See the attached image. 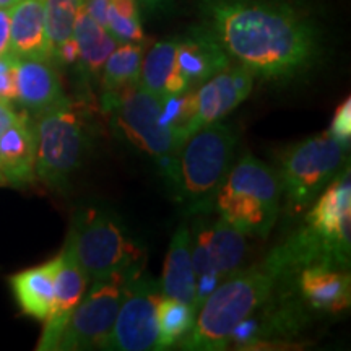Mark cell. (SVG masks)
Masks as SVG:
<instances>
[{
  "mask_svg": "<svg viewBox=\"0 0 351 351\" xmlns=\"http://www.w3.org/2000/svg\"><path fill=\"white\" fill-rule=\"evenodd\" d=\"M106 29L121 43H143V28L137 0H109Z\"/></svg>",
  "mask_w": 351,
  "mask_h": 351,
  "instance_id": "cell-27",
  "label": "cell"
},
{
  "mask_svg": "<svg viewBox=\"0 0 351 351\" xmlns=\"http://www.w3.org/2000/svg\"><path fill=\"white\" fill-rule=\"evenodd\" d=\"M10 52L16 59L51 62L44 0H16L10 10Z\"/></svg>",
  "mask_w": 351,
  "mask_h": 351,
  "instance_id": "cell-17",
  "label": "cell"
},
{
  "mask_svg": "<svg viewBox=\"0 0 351 351\" xmlns=\"http://www.w3.org/2000/svg\"><path fill=\"white\" fill-rule=\"evenodd\" d=\"M67 241L91 280L143 269V252L138 245L112 215L101 210L88 208L78 213Z\"/></svg>",
  "mask_w": 351,
  "mask_h": 351,
  "instance_id": "cell-8",
  "label": "cell"
},
{
  "mask_svg": "<svg viewBox=\"0 0 351 351\" xmlns=\"http://www.w3.org/2000/svg\"><path fill=\"white\" fill-rule=\"evenodd\" d=\"M176 47H178V36L158 41L147 54H143L138 80V85L143 90L163 98L166 86L173 77Z\"/></svg>",
  "mask_w": 351,
  "mask_h": 351,
  "instance_id": "cell-24",
  "label": "cell"
},
{
  "mask_svg": "<svg viewBox=\"0 0 351 351\" xmlns=\"http://www.w3.org/2000/svg\"><path fill=\"white\" fill-rule=\"evenodd\" d=\"M200 10L204 26L230 59L254 77L293 78L319 56L313 21L282 0H202Z\"/></svg>",
  "mask_w": 351,
  "mask_h": 351,
  "instance_id": "cell-1",
  "label": "cell"
},
{
  "mask_svg": "<svg viewBox=\"0 0 351 351\" xmlns=\"http://www.w3.org/2000/svg\"><path fill=\"white\" fill-rule=\"evenodd\" d=\"M137 2L143 10L155 12V10H160V8H163L169 0H137Z\"/></svg>",
  "mask_w": 351,
  "mask_h": 351,
  "instance_id": "cell-30",
  "label": "cell"
},
{
  "mask_svg": "<svg viewBox=\"0 0 351 351\" xmlns=\"http://www.w3.org/2000/svg\"><path fill=\"white\" fill-rule=\"evenodd\" d=\"M236 135L223 122L200 127L179 148L169 181L179 199L204 208L231 168Z\"/></svg>",
  "mask_w": 351,
  "mask_h": 351,
  "instance_id": "cell-5",
  "label": "cell"
},
{
  "mask_svg": "<svg viewBox=\"0 0 351 351\" xmlns=\"http://www.w3.org/2000/svg\"><path fill=\"white\" fill-rule=\"evenodd\" d=\"M231 64L230 56L205 26L189 29L178 36L173 77L163 98L195 90Z\"/></svg>",
  "mask_w": 351,
  "mask_h": 351,
  "instance_id": "cell-12",
  "label": "cell"
},
{
  "mask_svg": "<svg viewBox=\"0 0 351 351\" xmlns=\"http://www.w3.org/2000/svg\"><path fill=\"white\" fill-rule=\"evenodd\" d=\"M163 296L160 285L145 274L143 269L127 276L119 313L104 350H155L156 307Z\"/></svg>",
  "mask_w": 351,
  "mask_h": 351,
  "instance_id": "cell-11",
  "label": "cell"
},
{
  "mask_svg": "<svg viewBox=\"0 0 351 351\" xmlns=\"http://www.w3.org/2000/svg\"><path fill=\"white\" fill-rule=\"evenodd\" d=\"M73 39L77 44V64L80 72L86 78H99L103 65L109 54L116 49L117 41L86 12L83 3L77 15Z\"/></svg>",
  "mask_w": 351,
  "mask_h": 351,
  "instance_id": "cell-21",
  "label": "cell"
},
{
  "mask_svg": "<svg viewBox=\"0 0 351 351\" xmlns=\"http://www.w3.org/2000/svg\"><path fill=\"white\" fill-rule=\"evenodd\" d=\"M59 256L43 265L19 271L10 278V287L21 313L36 320H46L54 301L56 274Z\"/></svg>",
  "mask_w": 351,
  "mask_h": 351,
  "instance_id": "cell-19",
  "label": "cell"
},
{
  "mask_svg": "<svg viewBox=\"0 0 351 351\" xmlns=\"http://www.w3.org/2000/svg\"><path fill=\"white\" fill-rule=\"evenodd\" d=\"M280 280L283 276L269 257L251 269L234 271L202 304L194 326L181 340V348L225 350L232 332L265 304Z\"/></svg>",
  "mask_w": 351,
  "mask_h": 351,
  "instance_id": "cell-3",
  "label": "cell"
},
{
  "mask_svg": "<svg viewBox=\"0 0 351 351\" xmlns=\"http://www.w3.org/2000/svg\"><path fill=\"white\" fill-rule=\"evenodd\" d=\"M306 213L304 228L274 251L287 274L307 265L345 267L351 247V181L348 165L320 192Z\"/></svg>",
  "mask_w": 351,
  "mask_h": 351,
  "instance_id": "cell-2",
  "label": "cell"
},
{
  "mask_svg": "<svg viewBox=\"0 0 351 351\" xmlns=\"http://www.w3.org/2000/svg\"><path fill=\"white\" fill-rule=\"evenodd\" d=\"M16 62H19V59H16V57L13 54L0 56V73L12 70L16 65Z\"/></svg>",
  "mask_w": 351,
  "mask_h": 351,
  "instance_id": "cell-31",
  "label": "cell"
},
{
  "mask_svg": "<svg viewBox=\"0 0 351 351\" xmlns=\"http://www.w3.org/2000/svg\"><path fill=\"white\" fill-rule=\"evenodd\" d=\"M197 313L186 302L163 296L156 307L158 339L155 350L171 348L176 341L182 340L195 322Z\"/></svg>",
  "mask_w": 351,
  "mask_h": 351,
  "instance_id": "cell-25",
  "label": "cell"
},
{
  "mask_svg": "<svg viewBox=\"0 0 351 351\" xmlns=\"http://www.w3.org/2000/svg\"><path fill=\"white\" fill-rule=\"evenodd\" d=\"M90 282L86 271L82 269L80 262L73 252L72 245L67 241L62 252L59 254V267L56 274L54 301H52L51 313L44 320V330L36 350L52 351L57 350L60 337L67 327L73 311L80 304L85 296L86 285Z\"/></svg>",
  "mask_w": 351,
  "mask_h": 351,
  "instance_id": "cell-14",
  "label": "cell"
},
{
  "mask_svg": "<svg viewBox=\"0 0 351 351\" xmlns=\"http://www.w3.org/2000/svg\"><path fill=\"white\" fill-rule=\"evenodd\" d=\"M82 0H44L46 32L51 46V62L57 51L73 39V28Z\"/></svg>",
  "mask_w": 351,
  "mask_h": 351,
  "instance_id": "cell-26",
  "label": "cell"
},
{
  "mask_svg": "<svg viewBox=\"0 0 351 351\" xmlns=\"http://www.w3.org/2000/svg\"><path fill=\"white\" fill-rule=\"evenodd\" d=\"M36 178L52 189H64L80 168L88 150L85 122L65 98L38 114Z\"/></svg>",
  "mask_w": 351,
  "mask_h": 351,
  "instance_id": "cell-9",
  "label": "cell"
},
{
  "mask_svg": "<svg viewBox=\"0 0 351 351\" xmlns=\"http://www.w3.org/2000/svg\"><path fill=\"white\" fill-rule=\"evenodd\" d=\"M205 231H207L210 258L221 283L228 276L238 271L239 265L244 262L247 254V241H245L247 236L231 226L221 217L213 223L205 221Z\"/></svg>",
  "mask_w": 351,
  "mask_h": 351,
  "instance_id": "cell-22",
  "label": "cell"
},
{
  "mask_svg": "<svg viewBox=\"0 0 351 351\" xmlns=\"http://www.w3.org/2000/svg\"><path fill=\"white\" fill-rule=\"evenodd\" d=\"M10 52V13L0 8V56Z\"/></svg>",
  "mask_w": 351,
  "mask_h": 351,
  "instance_id": "cell-29",
  "label": "cell"
},
{
  "mask_svg": "<svg viewBox=\"0 0 351 351\" xmlns=\"http://www.w3.org/2000/svg\"><path fill=\"white\" fill-rule=\"evenodd\" d=\"M103 109L109 114L112 125L132 145L155 158L169 179L182 143L165 122L163 99L137 83L116 91H104Z\"/></svg>",
  "mask_w": 351,
  "mask_h": 351,
  "instance_id": "cell-6",
  "label": "cell"
},
{
  "mask_svg": "<svg viewBox=\"0 0 351 351\" xmlns=\"http://www.w3.org/2000/svg\"><path fill=\"white\" fill-rule=\"evenodd\" d=\"M0 174L12 186H26L36 179V129L26 111L16 114L0 134Z\"/></svg>",
  "mask_w": 351,
  "mask_h": 351,
  "instance_id": "cell-15",
  "label": "cell"
},
{
  "mask_svg": "<svg viewBox=\"0 0 351 351\" xmlns=\"http://www.w3.org/2000/svg\"><path fill=\"white\" fill-rule=\"evenodd\" d=\"M143 43L117 44L101 70V86L104 91L137 85L143 60Z\"/></svg>",
  "mask_w": 351,
  "mask_h": 351,
  "instance_id": "cell-23",
  "label": "cell"
},
{
  "mask_svg": "<svg viewBox=\"0 0 351 351\" xmlns=\"http://www.w3.org/2000/svg\"><path fill=\"white\" fill-rule=\"evenodd\" d=\"M298 288L314 309L339 314L350 307L351 282L343 267L314 263L298 271Z\"/></svg>",
  "mask_w": 351,
  "mask_h": 351,
  "instance_id": "cell-16",
  "label": "cell"
},
{
  "mask_svg": "<svg viewBox=\"0 0 351 351\" xmlns=\"http://www.w3.org/2000/svg\"><path fill=\"white\" fill-rule=\"evenodd\" d=\"M15 3L16 0H0V8H3V10H10Z\"/></svg>",
  "mask_w": 351,
  "mask_h": 351,
  "instance_id": "cell-32",
  "label": "cell"
},
{
  "mask_svg": "<svg viewBox=\"0 0 351 351\" xmlns=\"http://www.w3.org/2000/svg\"><path fill=\"white\" fill-rule=\"evenodd\" d=\"M134 271L93 280V287L73 311L57 350H104L119 313L125 280Z\"/></svg>",
  "mask_w": 351,
  "mask_h": 351,
  "instance_id": "cell-10",
  "label": "cell"
},
{
  "mask_svg": "<svg viewBox=\"0 0 351 351\" xmlns=\"http://www.w3.org/2000/svg\"><path fill=\"white\" fill-rule=\"evenodd\" d=\"M2 184H7V182H5V179H3V176L0 174V186H2Z\"/></svg>",
  "mask_w": 351,
  "mask_h": 351,
  "instance_id": "cell-33",
  "label": "cell"
},
{
  "mask_svg": "<svg viewBox=\"0 0 351 351\" xmlns=\"http://www.w3.org/2000/svg\"><path fill=\"white\" fill-rule=\"evenodd\" d=\"M254 75L241 64H230L217 75L191 91L192 117L187 125V138L200 127L212 124L234 111L251 95Z\"/></svg>",
  "mask_w": 351,
  "mask_h": 351,
  "instance_id": "cell-13",
  "label": "cell"
},
{
  "mask_svg": "<svg viewBox=\"0 0 351 351\" xmlns=\"http://www.w3.org/2000/svg\"><path fill=\"white\" fill-rule=\"evenodd\" d=\"M328 134L340 142L348 143L351 138V99L346 98L333 114Z\"/></svg>",
  "mask_w": 351,
  "mask_h": 351,
  "instance_id": "cell-28",
  "label": "cell"
},
{
  "mask_svg": "<svg viewBox=\"0 0 351 351\" xmlns=\"http://www.w3.org/2000/svg\"><path fill=\"white\" fill-rule=\"evenodd\" d=\"M160 288L165 296L186 302L195 311L197 285L191 254V230L186 226L179 228L171 239Z\"/></svg>",
  "mask_w": 351,
  "mask_h": 351,
  "instance_id": "cell-20",
  "label": "cell"
},
{
  "mask_svg": "<svg viewBox=\"0 0 351 351\" xmlns=\"http://www.w3.org/2000/svg\"><path fill=\"white\" fill-rule=\"evenodd\" d=\"M278 174L256 156L245 155L228 171L215 192L217 212L245 236L267 238L280 215Z\"/></svg>",
  "mask_w": 351,
  "mask_h": 351,
  "instance_id": "cell-4",
  "label": "cell"
},
{
  "mask_svg": "<svg viewBox=\"0 0 351 351\" xmlns=\"http://www.w3.org/2000/svg\"><path fill=\"white\" fill-rule=\"evenodd\" d=\"M348 143L328 132L289 147L280 156L278 174L282 195L291 217L306 212L320 192L345 168Z\"/></svg>",
  "mask_w": 351,
  "mask_h": 351,
  "instance_id": "cell-7",
  "label": "cell"
},
{
  "mask_svg": "<svg viewBox=\"0 0 351 351\" xmlns=\"http://www.w3.org/2000/svg\"><path fill=\"white\" fill-rule=\"evenodd\" d=\"M15 82L16 101L26 112L41 114L65 99L62 83L49 60L19 59Z\"/></svg>",
  "mask_w": 351,
  "mask_h": 351,
  "instance_id": "cell-18",
  "label": "cell"
},
{
  "mask_svg": "<svg viewBox=\"0 0 351 351\" xmlns=\"http://www.w3.org/2000/svg\"><path fill=\"white\" fill-rule=\"evenodd\" d=\"M0 134H2V130H0Z\"/></svg>",
  "mask_w": 351,
  "mask_h": 351,
  "instance_id": "cell-34",
  "label": "cell"
}]
</instances>
